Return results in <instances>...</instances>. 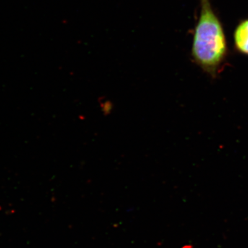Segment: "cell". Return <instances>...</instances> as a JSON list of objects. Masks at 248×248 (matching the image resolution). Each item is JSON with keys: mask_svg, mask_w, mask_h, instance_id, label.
<instances>
[{"mask_svg": "<svg viewBox=\"0 0 248 248\" xmlns=\"http://www.w3.org/2000/svg\"><path fill=\"white\" fill-rule=\"evenodd\" d=\"M200 17L193 32L191 56L197 66L213 78L224 66L228 55L224 29L210 0H200Z\"/></svg>", "mask_w": 248, "mask_h": 248, "instance_id": "1", "label": "cell"}, {"mask_svg": "<svg viewBox=\"0 0 248 248\" xmlns=\"http://www.w3.org/2000/svg\"><path fill=\"white\" fill-rule=\"evenodd\" d=\"M233 37L235 49L242 55L248 56V18L238 24Z\"/></svg>", "mask_w": 248, "mask_h": 248, "instance_id": "2", "label": "cell"}]
</instances>
